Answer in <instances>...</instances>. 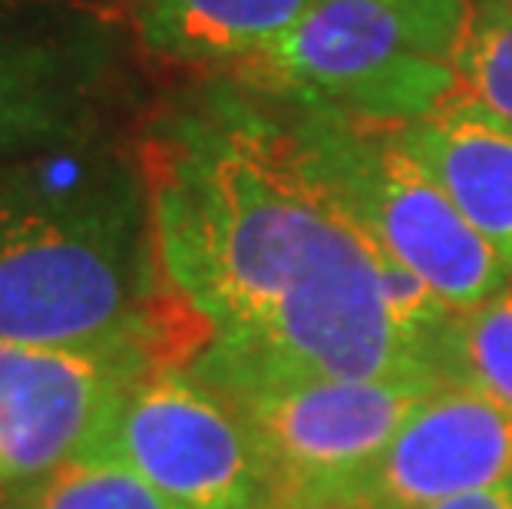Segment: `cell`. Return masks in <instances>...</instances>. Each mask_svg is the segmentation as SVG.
<instances>
[{"instance_id": "cell-10", "label": "cell", "mask_w": 512, "mask_h": 509, "mask_svg": "<svg viewBox=\"0 0 512 509\" xmlns=\"http://www.w3.org/2000/svg\"><path fill=\"white\" fill-rule=\"evenodd\" d=\"M403 146L440 182L463 219L512 268V123L470 96L397 126Z\"/></svg>"}, {"instance_id": "cell-6", "label": "cell", "mask_w": 512, "mask_h": 509, "mask_svg": "<svg viewBox=\"0 0 512 509\" xmlns=\"http://www.w3.org/2000/svg\"><path fill=\"white\" fill-rule=\"evenodd\" d=\"M90 453L119 460L182 509H271L252 433L189 364L156 361L139 374Z\"/></svg>"}, {"instance_id": "cell-18", "label": "cell", "mask_w": 512, "mask_h": 509, "mask_svg": "<svg viewBox=\"0 0 512 509\" xmlns=\"http://www.w3.org/2000/svg\"><path fill=\"white\" fill-rule=\"evenodd\" d=\"M7 500H10V496H7ZM0 509H17V506H10V503H4V506H0Z\"/></svg>"}, {"instance_id": "cell-3", "label": "cell", "mask_w": 512, "mask_h": 509, "mask_svg": "<svg viewBox=\"0 0 512 509\" xmlns=\"http://www.w3.org/2000/svg\"><path fill=\"white\" fill-rule=\"evenodd\" d=\"M476 0H314L278 43L222 73L308 110L407 126L460 96Z\"/></svg>"}, {"instance_id": "cell-14", "label": "cell", "mask_w": 512, "mask_h": 509, "mask_svg": "<svg viewBox=\"0 0 512 509\" xmlns=\"http://www.w3.org/2000/svg\"><path fill=\"white\" fill-rule=\"evenodd\" d=\"M460 96L512 123V0H476L460 53Z\"/></svg>"}, {"instance_id": "cell-4", "label": "cell", "mask_w": 512, "mask_h": 509, "mask_svg": "<svg viewBox=\"0 0 512 509\" xmlns=\"http://www.w3.org/2000/svg\"><path fill=\"white\" fill-rule=\"evenodd\" d=\"M189 367L252 433L271 480V509H324L380 457L420 400L443 387L331 377L215 351H195Z\"/></svg>"}, {"instance_id": "cell-9", "label": "cell", "mask_w": 512, "mask_h": 509, "mask_svg": "<svg viewBox=\"0 0 512 509\" xmlns=\"http://www.w3.org/2000/svg\"><path fill=\"white\" fill-rule=\"evenodd\" d=\"M512 483V410L443 384L324 509H417Z\"/></svg>"}, {"instance_id": "cell-2", "label": "cell", "mask_w": 512, "mask_h": 509, "mask_svg": "<svg viewBox=\"0 0 512 509\" xmlns=\"http://www.w3.org/2000/svg\"><path fill=\"white\" fill-rule=\"evenodd\" d=\"M179 318L139 159L103 136L0 156V338L159 351Z\"/></svg>"}, {"instance_id": "cell-15", "label": "cell", "mask_w": 512, "mask_h": 509, "mask_svg": "<svg viewBox=\"0 0 512 509\" xmlns=\"http://www.w3.org/2000/svg\"><path fill=\"white\" fill-rule=\"evenodd\" d=\"M417 509H512V483L489 486V490L460 493V496H450V500L417 506Z\"/></svg>"}, {"instance_id": "cell-5", "label": "cell", "mask_w": 512, "mask_h": 509, "mask_svg": "<svg viewBox=\"0 0 512 509\" xmlns=\"http://www.w3.org/2000/svg\"><path fill=\"white\" fill-rule=\"evenodd\" d=\"M285 106L311 166L347 212L390 258L427 281L446 308L473 311L506 288L512 268L413 159L397 126Z\"/></svg>"}, {"instance_id": "cell-1", "label": "cell", "mask_w": 512, "mask_h": 509, "mask_svg": "<svg viewBox=\"0 0 512 509\" xmlns=\"http://www.w3.org/2000/svg\"><path fill=\"white\" fill-rule=\"evenodd\" d=\"M139 166L162 281L202 324L195 351L446 384L456 311L347 212L281 100L219 73L152 116Z\"/></svg>"}, {"instance_id": "cell-7", "label": "cell", "mask_w": 512, "mask_h": 509, "mask_svg": "<svg viewBox=\"0 0 512 509\" xmlns=\"http://www.w3.org/2000/svg\"><path fill=\"white\" fill-rule=\"evenodd\" d=\"M156 361L146 344H27L0 338V490L17 493L86 457L119 400Z\"/></svg>"}, {"instance_id": "cell-13", "label": "cell", "mask_w": 512, "mask_h": 509, "mask_svg": "<svg viewBox=\"0 0 512 509\" xmlns=\"http://www.w3.org/2000/svg\"><path fill=\"white\" fill-rule=\"evenodd\" d=\"M7 503L17 509H182L103 453H86L40 483L10 493Z\"/></svg>"}, {"instance_id": "cell-8", "label": "cell", "mask_w": 512, "mask_h": 509, "mask_svg": "<svg viewBox=\"0 0 512 509\" xmlns=\"http://www.w3.org/2000/svg\"><path fill=\"white\" fill-rule=\"evenodd\" d=\"M116 34L93 7L0 0V156L100 136Z\"/></svg>"}, {"instance_id": "cell-12", "label": "cell", "mask_w": 512, "mask_h": 509, "mask_svg": "<svg viewBox=\"0 0 512 509\" xmlns=\"http://www.w3.org/2000/svg\"><path fill=\"white\" fill-rule=\"evenodd\" d=\"M446 384L512 410V278L473 311H456L440 344Z\"/></svg>"}, {"instance_id": "cell-17", "label": "cell", "mask_w": 512, "mask_h": 509, "mask_svg": "<svg viewBox=\"0 0 512 509\" xmlns=\"http://www.w3.org/2000/svg\"><path fill=\"white\" fill-rule=\"evenodd\" d=\"M7 496H10L7 490H0V506H4V503H7Z\"/></svg>"}, {"instance_id": "cell-16", "label": "cell", "mask_w": 512, "mask_h": 509, "mask_svg": "<svg viewBox=\"0 0 512 509\" xmlns=\"http://www.w3.org/2000/svg\"><path fill=\"white\" fill-rule=\"evenodd\" d=\"M63 4H76V7H96V4H113V0H63Z\"/></svg>"}, {"instance_id": "cell-11", "label": "cell", "mask_w": 512, "mask_h": 509, "mask_svg": "<svg viewBox=\"0 0 512 509\" xmlns=\"http://www.w3.org/2000/svg\"><path fill=\"white\" fill-rule=\"evenodd\" d=\"M314 0H136L133 30L152 60L228 73L278 43Z\"/></svg>"}]
</instances>
